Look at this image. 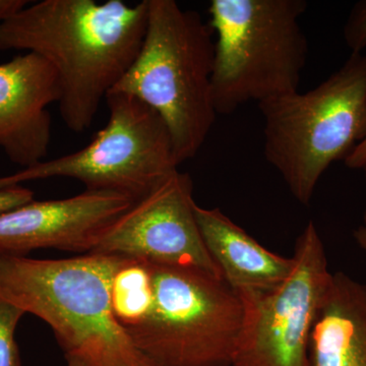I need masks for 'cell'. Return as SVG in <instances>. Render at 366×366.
Here are the masks:
<instances>
[{
    "instance_id": "8fae6325",
    "label": "cell",
    "mask_w": 366,
    "mask_h": 366,
    "mask_svg": "<svg viewBox=\"0 0 366 366\" xmlns=\"http://www.w3.org/2000/svg\"><path fill=\"white\" fill-rule=\"evenodd\" d=\"M59 99L56 71L40 55L26 52L0 64V149L11 162L26 169L46 160L48 107Z\"/></svg>"
},
{
    "instance_id": "52a82bcc",
    "label": "cell",
    "mask_w": 366,
    "mask_h": 366,
    "mask_svg": "<svg viewBox=\"0 0 366 366\" xmlns=\"http://www.w3.org/2000/svg\"><path fill=\"white\" fill-rule=\"evenodd\" d=\"M105 101L107 124L85 148L0 177V189L64 177L86 190L119 192L136 202L178 171L169 132L155 110L122 92H110Z\"/></svg>"
},
{
    "instance_id": "30bf717a",
    "label": "cell",
    "mask_w": 366,
    "mask_h": 366,
    "mask_svg": "<svg viewBox=\"0 0 366 366\" xmlns=\"http://www.w3.org/2000/svg\"><path fill=\"white\" fill-rule=\"evenodd\" d=\"M134 202L119 192L86 189L67 199H34L0 215V254L26 257L42 249L90 254Z\"/></svg>"
},
{
    "instance_id": "ba28073f",
    "label": "cell",
    "mask_w": 366,
    "mask_h": 366,
    "mask_svg": "<svg viewBox=\"0 0 366 366\" xmlns=\"http://www.w3.org/2000/svg\"><path fill=\"white\" fill-rule=\"evenodd\" d=\"M295 267L271 290L238 293L243 324L232 366H310V338L333 273L314 222L296 240Z\"/></svg>"
},
{
    "instance_id": "8992f818",
    "label": "cell",
    "mask_w": 366,
    "mask_h": 366,
    "mask_svg": "<svg viewBox=\"0 0 366 366\" xmlns=\"http://www.w3.org/2000/svg\"><path fill=\"white\" fill-rule=\"evenodd\" d=\"M150 264V307L125 329L134 346L154 366H232L244 315L240 295L202 269Z\"/></svg>"
},
{
    "instance_id": "9a60e30c",
    "label": "cell",
    "mask_w": 366,
    "mask_h": 366,
    "mask_svg": "<svg viewBox=\"0 0 366 366\" xmlns=\"http://www.w3.org/2000/svg\"><path fill=\"white\" fill-rule=\"evenodd\" d=\"M25 315L21 308L0 300V366H23L16 330Z\"/></svg>"
},
{
    "instance_id": "3957f363",
    "label": "cell",
    "mask_w": 366,
    "mask_h": 366,
    "mask_svg": "<svg viewBox=\"0 0 366 366\" xmlns=\"http://www.w3.org/2000/svg\"><path fill=\"white\" fill-rule=\"evenodd\" d=\"M143 44L112 91L134 96L165 122L180 164L199 153L215 124V41L196 11L174 0H147ZM110 93V92H109Z\"/></svg>"
},
{
    "instance_id": "7402d4cb",
    "label": "cell",
    "mask_w": 366,
    "mask_h": 366,
    "mask_svg": "<svg viewBox=\"0 0 366 366\" xmlns=\"http://www.w3.org/2000/svg\"><path fill=\"white\" fill-rule=\"evenodd\" d=\"M363 172H365V179H366V165L365 166V168H363Z\"/></svg>"
},
{
    "instance_id": "ac0fdd59",
    "label": "cell",
    "mask_w": 366,
    "mask_h": 366,
    "mask_svg": "<svg viewBox=\"0 0 366 366\" xmlns=\"http://www.w3.org/2000/svg\"><path fill=\"white\" fill-rule=\"evenodd\" d=\"M347 167L350 169L362 170L366 165V137L360 142L345 159Z\"/></svg>"
},
{
    "instance_id": "d6986e66",
    "label": "cell",
    "mask_w": 366,
    "mask_h": 366,
    "mask_svg": "<svg viewBox=\"0 0 366 366\" xmlns=\"http://www.w3.org/2000/svg\"><path fill=\"white\" fill-rule=\"evenodd\" d=\"M29 4L31 2L26 0H0V24L11 19Z\"/></svg>"
},
{
    "instance_id": "44dd1931",
    "label": "cell",
    "mask_w": 366,
    "mask_h": 366,
    "mask_svg": "<svg viewBox=\"0 0 366 366\" xmlns=\"http://www.w3.org/2000/svg\"><path fill=\"white\" fill-rule=\"evenodd\" d=\"M67 366H84L76 362H67Z\"/></svg>"
},
{
    "instance_id": "7c38bea8",
    "label": "cell",
    "mask_w": 366,
    "mask_h": 366,
    "mask_svg": "<svg viewBox=\"0 0 366 366\" xmlns=\"http://www.w3.org/2000/svg\"><path fill=\"white\" fill-rule=\"evenodd\" d=\"M194 212L209 255L236 292L271 290L292 272L293 257H282L262 247L220 209L197 204Z\"/></svg>"
},
{
    "instance_id": "6da1fadb",
    "label": "cell",
    "mask_w": 366,
    "mask_h": 366,
    "mask_svg": "<svg viewBox=\"0 0 366 366\" xmlns=\"http://www.w3.org/2000/svg\"><path fill=\"white\" fill-rule=\"evenodd\" d=\"M148 1L42 0L0 24V51L47 60L59 76L60 117L71 132L90 129L106 96L143 44Z\"/></svg>"
},
{
    "instance_id": "5bb4252c",
    "label": "cell",
    "mask_w": 366,
    "mask_h": 366,
    "mask_svg": "<svg viewBox=\"0 0 366 366\" xmlns=\"http://www.w3.org/2000/svg\"><path fill=\"white\" fill-rule=\"evenodd\" d=\"M113 308L124 329L139 322L153 300L151 264L124 259L113 281Z\"/></svg>"
},
{
    "instance_id": "2e32d148",
    "label": "cell",
    "mask_w": 366,
    "mask_h": 366,
    "mask_svg": "<svg viewBox=\"0 0 366 366\" xmlns=\"http://www.w3.org/2000/svg\"><path fill=\"white\" fill-rule=\"evenodd\" d=\"M344 40L351 54L362 53L366 48V0H361L351 9L344 26Z\"/></svg>"
},
{
    "instance_id": "ffe728a7",
    "label": "cell",
    "mask_w": 366,
    "mask_h": 366,
    "mask_svg": "<svg viewBox=\"0 0 366 366\" xmlns=\"http://www.w3.org/2000/svg\"><path fill=\"white\" fill-rule=\"evenodd\" d=\"M353 237L358 247L366 254V211L362 217V221L358 227L354 230Z\"/></svg>"
},
{
    "instance_id": "7a4b0ae2",
    "label": "cell",
    "mask_w": 366,
    "mask_h": 366,
    "mask_svg": "<svg viewBox=\"0 0 366 366\" xmlns=\"http://www.w3.org/2000/svg\"><path fill=\"white\" fill-rule=\"evenodd\" d=\"M124 262L96 254L62 259L0 254V300L44 320L66 362L154 366L113 308V281Z\"/></svg>"
},
{
    "instance_id": "277c9868",
    "label": "cell",
    "mask_w": 366,
    "mask_h": 366,
    "mask_svg": "<svg viewBox=\"0 0 366 366\" xmlns=\"http://www.w3.org/2000/svg\"><path fill=\"white\" fill-rule=\"evenodd\" d=\"M264 153L301 204L327 168L366 137V55L351 54L312 90L259 103Z\"/></svg>"
},
{
    "instance_id": "5b68a950",
    "label": "cell",
    "mask_w": 366,
    "mask_h": 366,
    "mask_svg": "<svg viewBox=\"0 0 366 366\" xmlns=\"http://www.w3.org/2000/svg\"><path fill=\"white\" fill-rule=\"evenodd\" d=\"M305 0H212L213 94L218 114L298 91L308 42Z\"/></svg>"
},
{
    "instance_id": "4fadbf2b",
    "label": "cell",
    "mask_w": 366,
    "mask_h": 366,
    "mask_svg": "<svg viewBox=\"0 0 366 366\" xmlns=\"http://www.w3.org/2000/svg\"><path fill=\"white\" fill-rule=\"evenodd\" d=\"M310 366H366V284L333 273L310 338Z\"/></svg>"
},
{
    "instance_id": "9c48e42d",
    "label": "cell",
    "mask_w": 366,
    "mask_h": 366,
    "mask_svg": "<svg viewBox=\"0 0 366 366\" xmlns=\"http://www.w3.org/2000/svg\"><path fill=\"white\" fill-rule=\"evenodd\" d=\"M192 192L189 174L173 173L110 224L90 254L189 267L222 278L197 225Z\"/></svg>"
},
{
    "instance_id": "e0dca14e",
    "label": "cell",
    "mask_w": 366,
    "mask_h": 366,
    "mask_svg": "<svg viewBox=\"0 0 366 366\" xmlns=\"http://www.w3.org/2000/svg\"><path fill=\"white\" fill-rule=\"evenodd\" d=\"M34 201L32 190L14 185L0 189V215Z\"/></svg>"
}]
</instances>
